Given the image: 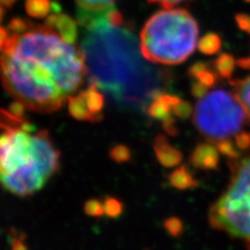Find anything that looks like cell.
<instances>
[{
    "label": "cell",
    "instance_id": "cell-30",
    "mask_svg": "<svg viewBox=\"0 0 250 250\" xmlns=\"http://www.w3.org/2000/svg\"><path fill=\"white\" fill-rule=\"evenodd\" d=\"M208 89H209V87H208L207 84H205V83L199 82V81H196V82H194L192 83V88H191L192 95L195 98L200 99L203 96L207 95L208 92Z\"/></svg>",
    "mask_w": 250,
    "mask_h": 250
},
{
    "label": "cell",
    "instance_id": "cell-14",
    "mask_svg": "<svg viewBox=\"0 0 250 250\" xmlns=\"http://www.w3.org/2000/svg\"><path fill=\"white\" fill-rule=\"evenodd\" d=\"M169 183L178 190L191 189L199 185L187 166H182L172 172L169 176Z\"/></svg>",
    "mask_w": 250,
    "mask_h": 250
},
{
    "label": "cell",
    "instance_id": "cell-12",
    "mask_svg": "<svg viewBox=\"0 0 250 250\" xmlns=\"http://www.w3.org/2000/svg\"><path fill=\"white\" fill-rule=\"evenodd\" d=\"M81 94L84 98L90 112L95 117L97 122L103 119L104 107V94L99 92V88L95 83H91L89 87L82 91Z\"/></svg>",
    "mask_w": 250,
    "mask_h": 250
},
{
    "label": "cell",
    "instance_id": "cell-15",
    "mask_svg": "<svg viewBox=\"0 0 250 250\" xmlns=\"http://www.w3.org/2000/svg\"><path fill=\"white\" fill-rule=\"evenodd\" d=\"M189 74L195 78L196 81H199L207 84L208 87H213L217 83L219 75L215 71V69L212 70L209 68L208 64L203 62H197L191 66L189 69Z\"/></svg>",
    "mask_w": 250,
    "mask_h": 250
},
{
    "label": "cell",
    "instance_id": "cell-21",
    "mask_svg": "<svg viewBox=\"0 0 250 250\" xmlns=\"http://www.w3.org/2000/svg\"><path fill=\"white\" fill-rule=\"evenodd\" d=\"M236 146V143L233 144V142H231L229 139H224L217 142V148L219 152H221L223 155L226 156V158H229L232 161L239 159L240 156Z\"/></svg>",
    "mask_w": 250,
    "mask_h": 250
},
{
    "label": "cell",
    "instance_id": "cell-32",
    "mask_svg": "<svg viewBox=\"0 0 250 250\" xmlns=\"http://www.w3.org/2000/svg\"><path fill=\"white\" fill-rule=\"evenodd\" d=\"M234 19H236L238 26L250 35V16L247 14H237Z\"/></svg>",
    "mask_w": 250,
    "mask_h": 250
},
{
    "label": "cell",
    "instance_id": "cell-22",
    "mask_svg": "<svg viewBox=\"0 0 250 250\" xmlns=\"http://www.w3.org/2000/svg\"><path fill=\"white\" fill-rule=\"evenodd\" d=\"M104 214L107 217L117 218L119 217L123 210V203L114 197H106L104 202Z\"/></svg>",
    "mask_w": 250,
    "mask_h": 250
},
{
    "label": "cell",
    "instance_id": "cell-29",
    "mask_svg": "<svg viewBox=\"0 0 250 250\" xmlns=\"http://www.w3.org/2000/svg\"><path fill=\"white\" fill-rule=\"evenodd\" d=\"M234 143L240 150H248L250 148V132H239L234 136Z\"/></svg>",
    "mask_w": 250,
    "mask_h": 250
},
{
    "label": "cell",
    "instance_id": "cell-37",
    "mask_svg": "<svg viewBox=\"0 0 250 250\" xmlns=\"http://www.w3.org/2000/svg\"><path fill=\"white\" fill-rule=\"evenodd\" d=\"M16 1H17V0H0L1 5L3 7H6V9H11V7L15 4Z\"/></svg>",
    "mask_w": 250,
    "mask_h": 250
},
{
    "label": "cell",
    "instance_id": "cell-27",
    "mask_svg": "<svg viewBox=\"0 0 250 250\" xmlns=\"http://www.w3.org/2000/svg\"><path fill=\"white\" fill-rule=\"evenodd\" d=\"M166 230L173 237H178L183 231V222L177 217H171L164 221Z\"/></svg>",
    "mask_w": 250,
    "mask_h": 250
},
{
    "label": "cell",
    "instance_id": "cell-7",
    "mask_svg": "<svg viewBox=\"0 0 250 250\" xmlns=\"http://www.w3.org/2000/svg\"><path fill=\"white\" fill-rule=\"evenodd\" d=\"M33 145L44 176L49 179L60 167V152L46 130L33 135Z\"/></svg>",
    "mask_w": 250,
    "mask_h": 250
},
{
    "label": "cell",
    "instance_id": "cell-39",
    "mask_svg": "<svg viewBox=\"0 0 250 250\" xmlns=\"http://www.w3.org/2000/svg\"><path fill=\"white\" fill-rule=\"evenodd\" d=\"M245 1H246V2H250V0H245Z\"/></svg>",
    "mask_w": 250,
    "mask_h": 250
},
{
    "label": "cell",
    "instance_id": "cell-13",
    "mask_svg": "<svg viewBox=\"0 0 250 250\" xmlns=\"http://www.w3.org/2000/svg\"><path fill=\"white\" fill-rule=\"evenodd\" d=\"M68 109L73 118L81 121L97 122L95 117L90 112V109L85 104L84 98L82 94H77L76 96H70L68 98Z\"/></svg>",
    "mask_w": 250,
    "mask_h": 250
},
{
    "label": "cell",
    "instance_id": "cell-10",
    "mask_svg": "<svg viewBox=\"0 0 250 250\" xmlns=\"http://www.w3.org/2000/svg\"><path fill=\"white\" fill-rule=\"evenodd\" d=\"M178 100L179 98L177 96L160 92L152 98L146 112L151 118L164 122L171 118V113L173 112V107Z\"/></svg>",
    "mask_w": 250,
    "mask_h": 250
},
{
    "label": "cell",
    "instance_id": "cell-31",
    "mask_svg": "<svg viewBox=\"0 0 250 250\" xmlns=\"http://www.w3.org/2000/svg\"><path fill=\"white\" fill-rule=\"evenodd\" d=\"M25 108H26V105L22 103V101L20 100H17V101H14V103H12L9 106V113H11L13 116L17 117V118H21L23 119V117H24V113H25Z\"/></svg>",
    "mask_w": 250,
    "mask_h": 250
},
{
    "label": "cell",
    "instance_id": "cell-34",
    "mask_svg": "<svg viewBox=\"0 0 250 250\" xmlns=\"http://www.w3.org/2000/svg\"><path fill=\"white\" fill-rule=\"evenodd\" d=\"M150 3H155L159 4L164 9H171V7L175 6L176 4L187 1V0H148Z\"/></svg>",
    "mask_w": 250,
    "mask_h": 250
},
{
    "label": "cell",
    "instance_id": "cell-6",
    "mask_svg": "<svg viewBox=\"0 0 250 250\" xmlns=\"http://www.w3.org/2000/svg\"><path fill=\"white\" fill-rule=\"evenodd\" d=\"M193 122L200 134L212 142H219L249 126L250 114L236 94L217 89L198 100Z\"/></svg>",
    "mask_w": 250,
    "mask_h": 250
},
{
    "label": "cell",
    "instance_id": "cell-8",
    "mask_svg": "<svg viewBox=\"0 0 250 250\" xmlns=\"http://www.w3.org/2000/svg\"><path fill=\"white\" fill-rule=\"evenodd\" d=\"M45 25L53 28L65 42L74 45L77 40V24L65 14H52L45 20Z\"/></svg>",
    "mask_w": 250,
    "mask_h": 250
},
{
    "label": "cell",
    "instance_id": "cell-4",
    "mask_svg": "<svg viewBox=\"0 0 250 250\" xmlns=\"http://www.w3.org/2000/svg\"><path fill=\"white\" fill-rule=\"evenodd\" d=\"M198 34L197 22L187 10H162L152 15L141 30V52L154 64H182L196 48Z\"/></svg>",
    "mask_w": 250,
    "mask_h": 250
},
{
    "label": "cell",
    "instance_id": "cell-16",
    "mask_svg": "<svg viewBox=\"0 0 250 250\" xmlns=\"http://www.w3.org/2000/svg\"><path fill=\"white\" fill-rule=\"evenodd\" d=\"M51 9L52 6L50 0H26L25 1L26 13L33 18H45Z\"/></svg>",
    "mask_w": 250,
    "mask_h": 250
},
{
    "label": "cell",
    "instance_id": "cell-5",
    "mask_svg": "<svg viewBox=\"0 0 250 250\" xmlns=\"http://www.w3.org/2000/svg\"><path fill=\"white\" fill-rule=\"evenodd\" d=\"M228 190L210 207L209 224L250 243V156L232 165Z\"/></svg>",
    "mask_w": 250,
    "mask_h": 250
},
{
    "label": "cell",
    "instance_id": "cell-11",
    "mask_svg": "<svg viewBox=\"0 0 250 250\" xmlns=\"http://www.w3.org/2000/svg\"><path fill=\"white\" fill-rule=\"evenodd\" d=\"M153 149L161 165L167 168L175 167L182 162L183 154L177 148L172 146L163 135L156 136L153 143Z\"/></svg>",
    "mask_w": 250,
    "mask_h": 250
},
{
    "label": "cell",
    "instance_id": "cell-17",
    "mask_svg": "<svg viewBox=\"0 0 250 250\" xmlns=\"http://www.w3.org/2000/svg\"><path fill=\"white\" fill-rule=\"evenodd\" d=\"M222 46L221 38L217 34H207L203 36L198 41L197 47L200 52L208 54V56H212L217 52L220 51Z\"/></svg>",
    "mask_w": 250,
    "mask_h": 250
},
{
    "label": "cell",
    "instance_id": "cell-36",
    "mask_svg": "<svg viewBox=\"0 0 250 250\" xmlns=\"http://www.w3.org/2000/svg\"><path fill=\"white\" fill-rule=\"evenodd\" d=\"M238 66L240 68H243V69H250V57L248 58H243V59H240L238 61Z\"/></svg>",
    "mask_w": 250,
    "mask_h": 250
},
{
    "label": "cell",
    "instance_id": "cell-18",
    "mask_svg": "<svg viewBox=\"0 0 250 250\" xmlns=\"http://www.w3.org/2000/svg\"><path fill=\"white\" fill-rule=\"evenodd\" d=\"M236 66V61L229 53H222L214 62V69L217 74L223 78H229Z\"/></svg>",
    "mask_w": 250,
    "mask_h": 250
},
{
    "label": "cell",
    "instance_id": "cell-1",
    "mask_svg": "<svg viewBox=\"0 0 250 250\" xmlns=\"http://www.w3.org/2000/svg\"><path fill=\"white\" fill-rule=\"evenodd\" d=\"M1 50L5 90L33 111H58L88 74L82 49L45 24L12 34Z\"/></svg>",
    "mask_w": 250,
    "mask_h": 250
},
{
    "label": "cell",
    "instance_id": "cell-33",
    "mask_svg": "<svg viewBox=\"0 0 250 250\" xmlns=\"http://www.w3.org/2000/svg\"><path fill=\"white\" fill-rule=\"evenodd\" d=\"M163 128L170 136H175L178 134V129L175 125V120L173 117L163 122Z\"/></svg>",
    "mask_w": 250,
    "mask_h": 250
},
{
    "label": "cell",
    "instance_id": "cell-28",
    "mask_svg": "<svg viewBox=\"0 0 250 250\" xmlns=\"http://www.w3.org/2000/svg\"><path fill=\"white\" fill-rule=\"evenodd\" d=\"M105 19L111 26H114V27L123 26L124 19H123L122 14L113 6L109 7V9L105 11Z\"/></svg>",
    "mask_w": 250,
    "mask_h": 250
},
{
    "label": "cell",
    "instance_id": "cell-26",
    "mask_svg": "<svg viewBox=\"0 0 250 250\" xmlns=\"http://www.w3.org/2000/svg\"><path fill=\"white\" fill-rule=\"evenodd\" d=\"M33 27V24L23 18H14L11 20L10 24H9V30L12 31V34H23Z\"/></svg>",
    "mask_w": 250,
    "mask_h": 250
},
{
    "label": "cell",
    "instance_id": "cell-3",
    "mask_svg": "<svg viewBox=\"0 0 250 250\" xmlns=\"http://www.w3.org/2000/svg\"><path fill=\"white\" fill-rule=\"evenodd\" d=\"M2 136L0 170L6 191L25 197L40 191L47 179L38 162L33 145L35 126L24 118H17L9 111L1 112Z\"/></svg>",
    "mask_w": 250,
    "mask_h": 250
},
{
    "label": "cell",
    "instance_id": "cell-9",
    "mask_svg": "<svg viewBox=\"0 0 250 250\" xmlns=\"http://www.w3.org/2000/svg\"><path fill=\"white\" fill-rule=\"evenodd\" d=\"M191 164L201 170L217 169L219 164V150L210 143H200L194 148L191 154Z\"/></svg>",
    "mask_w": 250,
    "mask_h": 250
},
{
    "label": "cell",
    "instance_id": "cell-20",
    "mask_svg": "<svg viewBox=\"0 0 250 250\" xmlns=\"http://www.w3.org/2000/svg\"><path fill=\"white\" fill-rule=\"evenodd\" d=\"M78 7L90 12H104L112 7L115 0H75Z\"/></svg>",
    "mask_w": 250,
    "mask_h": 250
},
{
    "label": "cell",
    "instance_id": "cell-19",
    "mask_svg": "<svg viewBox=\"0 0 250 250\" xmlns=\"http://www.w3.org/2000/svg\"><path fill=\"white\" fill-rule=\"evenodd\" d=\"M230 84L234 89L236 96L250 114V76L244 78V80L230 82Z\"/></svg>",
    "mask_w": 250,
    "mask_h": 250
},
{
    "label": "cell",
    "instance_id": "cell-35",
    "mask_svg": "<svg viewBox=\"0 0 250 250\" xmlns=\"http://www.w3.org/2000/svg\"><path fill=\"white\" fill-rule=\"evenodd\" d=\"M12 250H28L24 240L22 237H19L18 234H14L12 239Z\"/></svg>",
    "mask_w": 250,
    "mask_h": 250
},
{
    "label": "cell",
    "instance_id": "cell-23",
    "mask_svg": "<svg viewBox=\"0 0 250 250\" xmlns=\"http://www.w3.org/2000/svg\"><path fill=\"white\" fill-rule=\"evenodd\" d=\"M109 156L116 163H125L130 160L131 152L129 148L125 145H116L109 150Z\"/></svg>",
    "mask_w": 250,
    "mask_h": 250
},
{
    "label": "cell",
    "instance_id": "cell-38",
    "mask_svg": "<svg viewBox=\"0 0 250 250\" xmlns=\"http://www.w3.org/2000/svg\"><path fill=\"white\" fill-rule=\"evenodd\" d=\"M246 246H247V248L250 250V243H248V244H246Z\"/></svg>",
    "mask_w": 250,
    "mask_h": 250
},
{
    "label": "cell",
    "instance_id": "cell-2",
    "mask_svg": "<svg viewBox=\"0 0 250 250\" xmlns=\"http://www.w3.org/2000/svg\"><path fill=\"white\" fill-rule=\"evenodd\" d=\"M105 11H77V21L85 29L81 49L91 83L116 104L143 108L161 92L163 74L144 61L131 31L108 24Z\"/></svg>",
    "mask_w": 250,
    "mask_h": 250
},
{
    "label": "cell",
    "instance_id": "cell-25",
    "mask_svg": "<svg viewBox=\"0 0 250 250\" xmlns=\"http://www.w3.org/2000/svg\"><path fill=\"white\" fill-rule=\"evenodd\" d=\"M84 213L91 217H101L104 214V203L97 199H90L84 203Z\"/></svg>",
    "mask_w": 250,
    "mask_h": 250
},
{
    "label": "cell",
    "instance_id": "cell-24",
    "mask_svg": "<svg viewBox=\"0 0 250 250\" xmlns=\"http://www.w3.org/2000/svg\"><path fill=\"white\" fill-rule=\"evenodd\" d=\"M173 114L179 119L190 118L193 114L192 105L188 103V101H185V100L179 98V100L177 101L173 107Z\"/></svg>",
    "mask_w": 250,
    "mask_h": 250
}]
</instances>
